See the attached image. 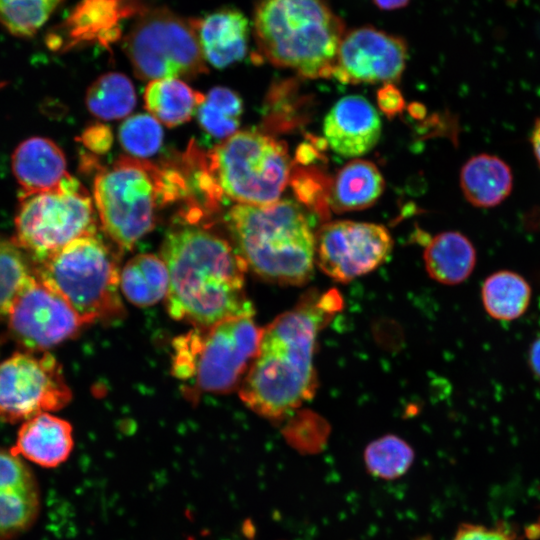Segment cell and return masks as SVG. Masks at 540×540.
I'll return each instance as SVG.
<instances>
[{"mask_svg": "<svg viewBox=\"0 0 540 540\" xmlns=\"http://www.w3.org/2000/svg\"><path fill=\"white\" fill-rule=\"evenodd\" d=\"M384 187V178L374 163L352 160L333 178L327 204L336 213L365 209L378 200Z\"/></svg>", "mask_w": 540, "mask_h": 540, "instance_id": "obj_22", "label": "cell"}, {"mask_svg": "<svg viewBox=\"0 0 540 540\" xmlns=\"http://www.w3.org/2000/svg\"><path fill=\"white\" fill-rule=\"evenodd\" d=\"M531 143L534 155L537 159V162L540 166V118L534 123L532 133H531Z\"/></svg>", "mask_w": 540, "mask_h": 540, "instance_id": "obj_37", "label": "cell"}, {"mask_svg": "<svg viewBox=\"0 0 540 540\" xmlns=\"http://www.w3.org/2000/svg\"><path fill=\"white\" fill-rule=\"evenodd\" d=\"M85 103L90 113L99 119L124 118L135 107V89L126 75L109 72L98 77L89 86Z\"/></svg>", "mask_w": 540, "mask_h": 540, "instance_id": "obj_27", "label": "cell"}, {"mask_svg": "<svg viewBox=\"0 0 540 540\" xmlns=\"http://www.w3.org/2000/svg\"><path fill=\"white\" fill-rule=\"evenodd\" d=\"M237 252L259 277L282 285L308 282L315 264V236L296 202L236 204L225 216Z\"/></svg>", "mask_w": 540, "mask_h": 540, "instance_id": "obj_3", "label": "cell"}, {"mask_svg": "<svg viewBox=\"0 0 540 540\" xmlns=\"http://www.w3.org/2000/svg\"><path fill=\"white\" fill-rule=\"evenodd\" d=\"M372 2L383 11H393L404 8L410 0H372Z\"/></svg>", "mask_w": 540, "mask_h": 540, "instance_id": "obj_36", "label": "cell"}, {"mask_svg": "<svg viewBox=\"0 0 540 540\" xmlns=\"http://www.w3.org/2000/svg\"><path fill=\"white\" fill-rule=\"evenodd\" d=\"M119 285L125 298L132 304L138 307L152 306L167 297V266L157 255H136L120 270Z\"/></svg>", "mask_w": 540, "mask_h": 540, "instance_id": "obj_24", "label": "cell"}, {"mask_svg": "<svg viewBox=\"0 0 540 540\" xmlns=\"http://www.w3.org/2000/svg\"><path fill=\"white\" fill-rule=\"evenodd\" d=\"M2 86V84H0V87Z\"/></svg>", "mask_w": 540, "mask_h": 540, "instance_id": "obj_40", "label": "cell"}, {"mask_svg": "<svg viewBox=\"0 0 540 540\" xmlns=\"http://www.w3.org/2000/svg\"><path fill=\"white\" fill-rule=\"evenodd\" d=\"M40 510L35 474L21 457L0 448V540H14L29 531Z\"/></svg>", "mask_w": 540, "mask_h": 540, "instance_id": "obj_15", "label": "cell"}, {"mask_svg": "<svg viewBox=\"0 0 540 540\" xmlns=\"http://www.w3.org/2000/svg\"><path fill=\"white\" fill-rule=\"evenodd\" d=\"M416 540H433L430 536L428 535H425V536H422V537H419L418 539Z\"/></svg>", "mask_w": 540, "mask_h": 540, "instance_id": "obj_38", "label": "cell"}, {"mask_svg": "<svg viewBox=\"0 0 540 540\" xmlns=\"http://www.w3.org/2000/svg\"><path fill=\"white\" fill-rule=\"evenodd\" d=\"M112 140L110 128L102 124L88 127L81 136L84 146L96 153L107 152L111 147Z\"/></svg>", "mask_w": 540, "mask_h": 540, "instance_id": "obj_33", "label": "cell"}, {"mask_svg": "<svg viewBox=\"0 0 540 540\" xmlns=\"http://www.w3.org/2000/svg\"><path fill=\"white\" fill-rule=\"evenodd\" d=\"M160 257L169 273L166 306L174 319L208 327L253 315L244 290L248 267L224 238L204 228H178L165 237Z\"/></svg>", "mask_w": 540, "mask_h": 540, "instance_id": "obj_2", "label": "cell"}, {"mask_svg": "<svg viewBox=\"0 0 540 540\" xmlns=\"http://www.w3.org/2000/svg\"><path fill=\"white\" fill-rule=\"evenodd\" d=\"M93 193L103 231L130 250L153 229L160 208L186 195L187 184L178 170L124 156L97 173Z\"/></svg>", "mask_w": 540, "mask_h": 540, "instance_id": "obj_6", "label": "cell"}, {"mask_svg": "<svg viewBox=\"0 0 540 540\" xmlns=\"http://www.w3.org/2000/svg\"><path fill=\"white\" fill-rule=\"evenodd\" d=\"M73 447L71 424L44 412L22 422L10 450L40 467L56 468L69 458Z\"/></svg>", "mask_w": 540, "mask_h": 540, "instance_id": "obj_19", "label": "cell"}, {"mask_svg": "<svg viewBox=\"0 0 540 540\" xmlns=\"http://www.w3.org/2000/svg\"><path fill=\"white\" fill-rule=\"evenodd\" d=\"M460 186L466 200L479 208L501 204L511 193L513 174L498 156L482 153L468 159L460 171Z\"/></svg>", "mask_w": 540, "mask_h": 540, "instance_id": "obj_21", "label": "cell"}, {"mask_svg": "<svg viewBox=\"0 0 540 540\" xmlns=\"http://www.w3.org/2000/svg\"><path fill=\"white\" fill-rule=\"evenodd\" d=\"M72 398L60 363L48 352H16L0 362V419L15 423L56 411Z\"/></svg>", "mask_w": 540, "mask_h": 540, "instance_id": "obj_11", "label": "cell"}, {"mask_svg": "<svg viewBox=\"0 0 540 540\" xmlns=\"http://www.w3.org/2000/svg\"><path fill=\"white\" fill-rule=\"evenodd\" d=\"M252 26L262 59L305 78L332 76L346 30L328 0H259Z\"/></svg>", "mask_w": 540, "mask_h": 540, "instance_id": "obj_4", "label": "cell"}, {"mask_svg": "<svg viewBox=\"0 0 540 540\" xmlns=\"http://www.w3.org/2000/svg\"><path fill=\"white\" fill-rule=\"evenodd\" d=\"M531 294L526 279L509 270L492 273L481 288L484 309L492 318L502 321L522 316L529 307Z\"/></svg>", "mask_w": 540, "mask_h": 540, "instance_id": "obj_26", "label": "cell"}, {"mask_svg": "<svg viewBox=\"0 0 540 540\" xmlns=\"http://www.w3.org/2000/svg\"><path fill=\"white\" fill-rule=\"evenodd\" d=\"M452 540H514V536L503 524L488 527L464 523L459 526Z\"/></svg>", "mask_w": 540, "mask_h": 540, "instance_id": "obj_32", "label": "cell"}, {"mask_svg": "<svg viewBox=\"0 0 540 540\" xmlns=\"http://www.w3.org/2000/svg\"><path fill=\"white\" fill-rule=\"evenodd\" d=\"M52 2L56 7L63 1V0H49Z\"/></svg>", "mask_w": 540, "mask_h": 540, "instance_id": "obj_39", "label": "cell"}, {"mask_svg": "<svg viewBox=\"0 0 540 540\" xmlns=\"http://www.w3.org/2000/svg\"><path fill=\"white\" fill-rule=\"evenodd\" d=\"M33 275L21 249L0 238V317H7L20 291Z\"/></svg>", "mask_w": 540, "mask_h": 540, "instance_id": "obj_30", "label": "cell"}, {"mask_svg": "<svg viewBox=\"0 0 540 540\" xmlns=\"http://www.w3.org/2000/svg\"><path fill=\"white\" fill-rule=\"evenodd\" d=\"M393 246L382 225L356 221L325 223L315 236V264L338 282H349L380 266Z\"/></svg>", "mask_w": 540, "mask_h": 540, "instance_id": "obj_12", "label": "cell"}, {"mask_svg": "<svg viewBox=\"0 0 540 540\" xmlns=\"http://www.w3.org/2000/svg\"><path fill=\"white\" fill-rule=\"evenodd\" d=\"M381 130L378 111L360 95L340 98L323 121L327 144L336 154L348 158L371 151L379 141Z\"/></svg>", "mask_w": 540, "mask_h": 540, "instance_id": "obj_17", "label": "cell"}, {"mask_svg": "<svg viewBox=\"0 0 540 540\" xmlns=\"http://www.w3.org/2000/svg\"><path fill=\"white\" fill-rule=\"evenodd\" d=\"M141 0H81L58 28L48 36L53 50L79 44L109 45L120 35V22L133 12H144Z\"/></svg>", "mask_w": 540, "mask_h": 540, "instance_id": "obj_16", "label": "cell"}, {"mask_svg": "<svg viewBox=\"0 0 540 540\" xmlns=\"http://www.w3.org/2000/svg\"><path fill=\"white\" fill-rule=\"evenodd\" d=\"M243 114V101L227 87H214L197 109L202 130L211 138L223 141L236 133Z\"/></svg>", "mask_w": 540, "mask_h": 540, "instance_id": "obj_28", "label": "cell"}, {"mask_svg": "<svg viewBox=\"0 0 540 540\" xmlns=\"http://www.w3.org/2000/svg\"><path fill=\"white\" fill-rule=\"evenodd\" d=\"M380 109L389 116H393L403 107V98L400 92L391 83L385 84L378 92Z\"/></svg>", "mask_w": 540, "mask_h": 540, "instance_id": "obj_34", "label": "cell"}, {"mask_svg": "<svg viewBox=\"0 0 540 540\" xmlns=\"http://www.w3.org/2000/svg\"><path fill=\"white\" fill-rule=\"evenodd\" d=\"M124 50L142 80L194 78L207 72L193 19L165 7L140 14L124 39Z\"/></svg>", "mask_w": 540, "mask_h": 540, "instance_id": "obj_10", "label": "cell"}, {"mask_svg": "<svg viewBox=\"0 0 540 540\" xmlns=\"http://www.w3.org/2000/svg\"><path fill=\"white\" fill-rule=\"evenodd\" d=\"M95 233L92 199L70 174L56 189L20 195L12 241L34 262L79 237Z\"/></svg>", "mask_w": 540, "mask_h": 540, "instance_id": "obj_9", "label": "cell"}, {"mask_svg": "<svg viewBox=\"0 0 540 540\" xmlns=\"http://www.w3.org/2000/svg\"><path fill=\"white\" fill-rule=\"evenodd\" d=\"M33 272L84 324L121 311L116 253L95 234L79 237L36 261Z\"/></svg>", "mask_w": 540, "mask_h": 540, "instance_id": "obj_7", "label": "cell"}, {"mask_svg": "<svg viewBox=\"0 0 540 540\" xmlns=\"http://www.w3.org/2000/svg\"><path fill=\"white\" fill-rule=\"evenodd\" d=\"M337 308L336 293L308 296L262 329L258 352L239 386L246 406L280 419L313 396L317 334Z\"/></svg>", "mask_w": 540, "mask_h": 540, "instance_id": "obj_1", "label": "cell"}, {"mask_svg": "<svg viewBox=\"0 0 540 540\" xmlns=\"http://www.w3.org/2000/svg\"><path fill=\"white\" fill-rule=\"evenodd\" d=\"M193 23L203 57L213 67L225 68L245 57L250 27L240 10L222 8Z\"/></svg>", "mask_w": 540, "mask_h": 540, "instance_id": "obj_18", "label": "cell"}, {"mask_svg": "<svg viewBox=\"0 0 540 540\" xmlns=\"http://www.w3.org/2000/svg\"><path fill=\"white\" fill-rule=\"evenodd\" d=\"M199 190L208 205L223 198L263 206L280 200L290 178L286 146L257 131L236 132L208 152L189 146Z\"/></svg>", "mask_w": 540, "mask_h": 540, "instance_id": "obj_5", "label": "cell"}, {"mask_svg": "<svg viewBox=\"0 0 540 540\" xmlns=\"http://www.w3.org/2000/svg\"><path fill=\"white\" fill-rule=\"evenodd\" d=\"M7 318L12 338L25 351L34 353L47 352L73 337L84 325L66 301L34 272L14 301Z\"/></svg>", "mask_w": 540, "mask_h": 540, "instance_id": "obj_13", "label": "cell"}, {"mask_svg": "<svg viewBox=\"0 0 540 540\" xmlns=\"http://www.w3.org/2000/svg\"><path fill=\"white\" fill-rule=\"evenodd\" d=\"M429 276L435 281L456 285L465 281L476 264L472 242L458 231H446L433 237L424 251Z\"/></svg>", "mask_w": 540, "mask_h": 540, "instance_id": "obj_23", "label": "cell"}, {"mask_svg": "<svg viewBox=\"0 0 540 540\" xmlns=\"http://www.w3.org/2000/svg\"><path fill=\"white\" fill-rule=\"evenodd\" d=\"M205 95L193 90L178 78L149 81L144 102L149 114L157 121L175 127L189 121L197 112Z\"/></svg>", "mask_w": 540, "mask_h": 540, "instance_id": "obj_25", "label": "cell"}, {"mask_svg": "<svg viewBox=\"0 0 540 540\" xmlns=\"http://www.w3.org/2000/svg\"><path fill=\"white\" fill-rule=\"evenodd\" d=\"M12 171L20 195L56 189L68 174L63 151L44 137L28 138L17 146L12 154Z\"/></svg>", "mask_w": 540, "mask_h": 540, "instance_id": "obj_20", "label": "cell"}, {"mask_svg": "<svg viewBox=\"0 0 540 540\" xmlns=\"http://www.w3.org/2000/svg\"><path fill=\"white\" fill-rule=\"evenodd\" d=\"M413 460L412 447L396 435L377 438L364 451V462L369 473L386 480L403 476Z\"/></svg>", "mask_w": 540, "mask_h": 540, "instance_id": "obj_29", "label": "cell"}, {"mask_svg": "<svg viewBox=\"0 0 540 540\" xmlns=\"http://www.w3.org/2000/svg\"><path fill=\"white\" fill-rule=\"evenodd\" d=\"M262 329L253 315H241L208 327H197L178 340L174 372L204 392L239 387L252 364Z\"/></svg>", "mask_w": 540, "mask_h": 540, "instance_id": "obj_8", "label": "cell"}, {"mask_svg": "<svg viewBox=\"0 0 540 540\" xmlns=\"http://www.w3.org/2000/svg\"><path fill=\"white\" fill-rule=\"evenodd\" d=\"M528 363L532 373L540 381V334L534 339L529 348Z\"/></svg>", "mask_w": 540, "mask_h": 540, "instance_id": "obj_35", "label": "cell"}, {"mask_svg": "<svg viewBox=\"0 0 540 540\" xmlns=\"http://www.w3.org/2000/svg\"><path fill=\"white\" fill-rule=\"evenodd\" d=\"M408 58L406 41L374 26L346 31L338 48L332 77L345 84L397 81Z\"/></svg>", "mask_w": 540, "mask_h": 540, "instance_id": "obj_14", "label": "cell"}, {"mask_svg": "<svg viewBox=\"0 0 540 540\" xmlns=\"http://www.w3.org/2000/svg\"><path fill=\"white\" fill-rule=\"evenodd\" d=\"M118 138L132 157L142 159L156 154L161 148L163 129L152 115L136 114L121 124Z\"/></svg>", "mask_w": 540, "mask_h": 540, "instance_id": "obj_31", "label": "cell"}]
</instances>
